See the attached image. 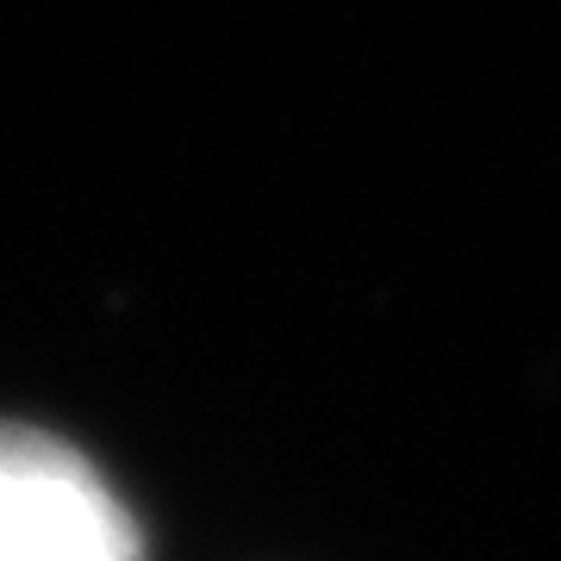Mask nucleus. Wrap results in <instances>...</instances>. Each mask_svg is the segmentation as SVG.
Wrapping results in <instances>:
<instances>
[{
    "instance_id": "1",
    "label": "nucleus",
    "mask_w": 561,
    "mask_h": 561,
    "mask_svg": "<svg viewBox=\"0 0 561 561\" xmlns=\"http://www.w3.org/2000/svg\"><path fill=\"white\" fill-rule=\"evenodd\" d=\"M0 561H144V530L76 443L0 424Z\"/></svg>"
}]
</instances>
